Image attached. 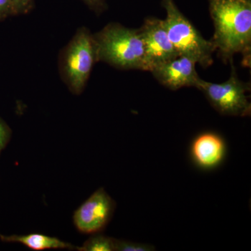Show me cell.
Masks as SVG:
<instances>
[{
	"label": "cell",
	"instance_id": "1",
	"mask_svg": "<svg viewBox=\"0 0 251 251\" xmlns=\"http://www.w3.org/2000/svg\"><path fill=\"white\" fill-rule=\"evenodd\" d=\"M214 25L211 39L224 62L242 53L250 57L251 49V0H209Z\"/></svg>",
	"mask_w": 251,
	"mask_h": 251
},
{
	"label": "cell",
	"instance_id": "2",
	"mask_svg": "<svg viewBox=\"0 0 251 251\" xmlns=\"http://www.w3.org/2000/svg\"><path fill=\"white\" fill-rule=\"evenodd\" d=\"M93 36L98 61L118 69L145 71L144 45L139 29L111 23Z\"/></svg>",
	"mask_w": 251,
	"mask_h": 251
},
{
	"label": "cell",
	"instance_id": "3",
	"mask_svg": "<svg viewBox=\"0 0 251 251\" xmlns=\"http://www.w3.org/2000/svg\"><path fill=\"white\" fill-rule=\"evenodd\" d=\"M163 6L166 11L164 21L168 36L179 55L193 59L202 67L211 66L216 51L212 41L202 37L173 0H163Z\"/></svg>",
	"mask_w": 251,
	"mask_h": 251
},
{
	"label": "cell",
	"instance_id": "4",
	"mask_svg": "<svg viewBox=\"0 0 251 251\" xmlns=\"http://www.w3.org/2000/svg\"><path fill=\"white\" fill-rule=\"evenodd\" d=\"M97 62L94 36L85 28L79 29L66 49L62 60L63 75L73 93L80 94L83 91Z\"/></svg>",
	"mask_w": 251,
	"mask_h": 251
},
{
	"label": "cell",
	"instance_id": "5",
	"mask_svg": "<svg viewBox=\"0 0 251 251\" xmlns=\"http://www.w3.org/2000/svg\"><path fill=\"white\" fill-rule=\"evenodd\" d=\"M196 88L202 91L211 105L221 115L250 116L251 104L247 94L250 90V84L239 80L233 64L230 76L226 82L213 83L201 78Z\"/></svg>",
	"mask_w": 251,
	"mask_h": 251
},
{
	"label": "cell",
	"instance_id": "6",
	"mask_svg": "<svg viewBox=\"0 0 251 251\" xmlns=\"http://www.w3.org/2000/svg\"><path fill=\"white\" fill-rule=\"evenodd\" d=\"M144 45L145 71L154 68L179 56L168 36L164 20L150 18L139 29Z\"/></svg>",
	"mask_w": 251,
	"mask_h": 251
},
{
	"label": "cell",
	"instance_id": "7",
	"mask_svg": "<svg viewBox=\"0 0 251 251\" xmlns=\"http://www.w3.org/2000/svg\"><path fill=\"white\" fill-rule=\"evenodd\" d=\"M115 204L103 188H100L75 211L74 224L84 234H98L106 227L113 216Z\"/></svg>",
	"mask_w": 251,
	"mask_h": 251
},
{
	"label": "cell",
	"instance_id": "8",
	"mask_svg": "<svg viewBox=\"0 0 251 251\" xmlns=\"http://www.w3.org/2000/svg\"><path fill=\"white\" fill-rule=\"evenodd\" d=\"M193 59L179 55L158 66L151 71L160 83L172 90L184 87H197L201 77L196 70Z\"/></svg>",
	"mask_w": 251,
	"mask_h": 251
},
{
	"label": "cell",
	"instance_id": "9",
	"mask_svg": "<svg viewBox=\"0 0 251 251\" xmlns=\"http://www.w3.org/2000/svg\"><path fill=\"white\" fill-rule=\"evenodd\" d=\"M226 142L217 133L205 132L193 140L190 153L193 163L202 170L217 168L226 154Z\"/></svg>",
	"mask_w": 251,
	"mask_h": 251
},
{
	"label": "cell",
	"instance_id": "10",
	"mask_svg": "<svg viewBox=\"0 0 251 251\" xmlns=\"http://www.w3.org/2000/svg\"><path fill=\"white\" fill-rule=\"evenodd\" d=\"M0 239L3 242L18 243L23 244L31 250L41 251L50 249H68L76 250L77 247L70 243L64 242L59 238L50 237L44 234L31 233L25 235H2L0 234Z\"/></svg>",
	"mask_w": 251,
	"mask_h": 251
},
{
	"label": "cell",
	"instance_id": "11",
	"mask_svg": "<svg viewBox=\"0 0 251 251\" xmlns=\"http://www.w3.org/2000/svg\"><path fill=\"white\" fill-rule=\"evenodd\" d=\"M95 235L89 238L76 250L80 251H115V239L102 234H94Z\"/></svg>",
	"mask_w": 251,
	"mask_h": 251
},
{
	"label": "cell",
	"instance_id": "12",
	"mask_svg": "<svg viewBox=\"0 0 251 251\" xmlns=\"http://www.w3.org/2000/svg\"><path fill=\"white\" fill-rule=\"evenodd\" d=\"M154 247L148 244L115 239V251H152Z\"/></svg>",
	"mask_w": 251,
	"mask_h": 251
},
{
	"label": "cell",
	"instance_id": "13",
	"mask_svg": "<svg viewBox=\"0 0 251 251\" xmlns=\"http://www.w3.org/2000/svg\"><path fill=\"white\" fill-rule=\"evenodd\" d=\"M14 15L26 14L34 8V0H11Z\"/></svg>",
	"mask_w": 251,
	"mask_h": 251
},
{
	"label": "cell",
	"instance_id": "14",
	"mask_svg": "<svg viewBox=\"0 0 251 251\" xmlns=\"http://www.w3.org/2000/svg\"><path fill=\"white\" fill-rule=\"evenodd\" d=\"M11 134L12 132L9 126L0 118V151H2L7 146L11 140Z\"/></svg>",
	"mask_w": 251,
	"mask_h": 251
},
{
	"label": "cell",
	"instance_id": "15",
	"mask_svg": "<svg viewBox=\"0 0 251 251\" xmlns=\"http://www.w3.org/2000/svg\"><path fill=\"white\" fill-rule=\"evenodd\" d=\"M14 15L12 1L0 0V21Z\"/></svg>",
	"mask_w": 251,
	"mask_h": 251
},
{
	"label": "cell",
	"instance_id": "16",
	"mask_svg": "<svg viewBox=\"0 0 251 251\" xmlns=\"http://www.w3.org/2000/svg\"><path fill=\"white\" fill-rule=\"evenodd\" d=\"M91 9L97 13H100L105 9V0H82Z\"/></svg>",
	"mask_w": 251,
	"mask_h": 251
},
{
	"label": "cell",
	"instance_id": "17",
	"mask_svg": "<svg viewBox=\"0 0 251 251\" xmlns=\"http://www.w3.org/2000/svg\"><path fill=\"white\" fill-rule=\"evenodd\" d=\"M1 151H0V153H1Z\"/></svg>",
	"mask_w": 251,
	"mask_h": 251
}]
</instances>
